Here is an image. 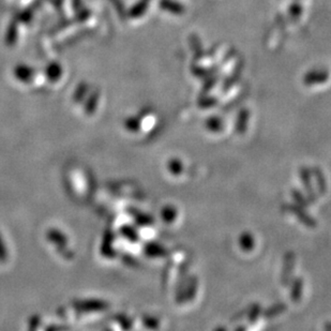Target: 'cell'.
Instances as JSON below:
<instances>
[{
    "mask_svg": "<svg viewBox=\"0 0 331 331\" xmlns=\"http://www.w3.org/2000/svg\"><path fill=\"white\" fill-rule=\"evenodd\" d=\"M74 306L81 311H97L106 309L107 304L100 300H84V301L76 302Z\"/></svg>",
    "mask_w": 331,
    "mask_h": 331,
    "instance_id": "obj_1",
    "label": "cell"
},
{
    "mask_svg": "<svg viewBox=\"0 0 331 331\" xmlns=\"http://www.w3.org/2000/svg\"><path fill=\"white\" fill-rule=\"evenodd\" d=\"M14 75L22 82H29L34 76V69L26 65H20L14 69Z\"/></svg>",
    "mask_w": 331,
    "mask_h": 331,
    "instance_id": "obj_2",
    "label": "cell"
},
{
    "mask_svg": "<svg viewBox=\"0 0 331 331\" xmlns=\"http://www.w3.org/2000/svg\"><path fill=\"white\" fill-rule=\"evenodd\" d=\"M61 74H63V69L58 64H51L46 68V76L52 82H56L59 80L61 78Z\"/></svg>",
    "mask_w": 331,
    "mask_h": 331,
    "instance_id": "obj_3",
    "label": "cell"
},
{
    "mask_svg": "<svg viewBox=\"0 0 331 331\" xmlns=\"http://www.w3.org/2000/svg\"><path fill=\"white\" fill-rule=\"evenodd\" d=\"M48 238H49V240H51L52 242L56 243L58 245H64V247H65V244L68 242L66 236L63 233H60L59 230H55V229L50 230V232L48 233Z\"/></svg>",
    "mask_w": 331,
    "mask_h": 331,
    "instance_id": "obj_4",
    "label": "cell"
},
{
    "mask_svg": "<svg viewBox=\"0 0 331 331\" xmlns=\"http://www.w3.org/2000/svg\"><path fill=\"white\" fill-rule=\"evenodd\" d=\"M98 99H99L98 92H95V94L89 98L88 102L86 104V113L87 114H92L96 111V107L98 104Z\"/></svg>",
    "mask_w": 331,
    "mask_h": 331,
    "instance_id": "obj_5",
    "label": "cell"
},
{
    "mask_svg": "<svg viewBox=\"0 0 331 331\" xmlns=\"http://www.w3.org/2000/svg\"><path fill=\"white\" fill-rule=\"evenodd\" d=\"M87 85L86 84H82L79 86L78 90L75 91V95H74V101L76 102H81L82 101V99L85 97V95H86V92H87Z\"/></svg>",
    "mask_w": 331,
    "mask_h": 331,
    "instance_id": "obj_6",
    "label": "cell"
},
{
    "mask_svg": "<svg viewBox=\"0 0 331 331\" xmlns=\"http://www.w3.org/2000/svg\"><path fill=\"white\" fill-rule=\"evenodd\" d=\"M7 258V252H6V247L4 240L2 238V235H0V261H5Z\"/></svg>",
    "mask_w": 331,
    "mask_h": 331,
    "instance_id": "obj_7",
    "label": "cell"
}]
</instances>
